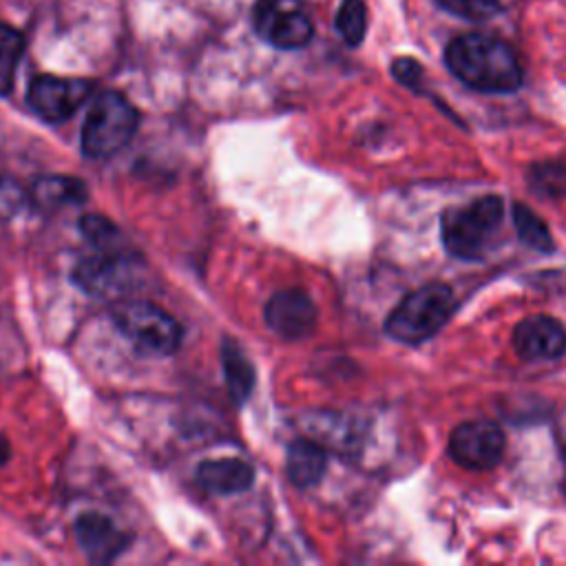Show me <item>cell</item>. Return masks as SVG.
<instances>
[{
    "mask_svg": "<svg viewBox=\"0 0 566 566\" xmlns=\"http://www.w3.org/2000/svg\"><path fill=\"white\" fill-rule=\"evenodd\" d=\"M22 53H24L22 33L11 24L0 22V95L11 93Z\"/></svg>",
    "mask_w": 566,
    "mask_h": 566,
    "instance_id": "cell-18",
    "label": "cell"
},
{
    "mask_svg": "<svg viewBox=\"0 0 566 566\" xmlns=\"http://www.w3.org/2000/svg\"><path fill=\"white\" fill-rule=\"evenodd\" d=\"M391 75L407 88H418L422 82V66L413 57H396L391 62Z\"/></svg>",
    "mask_w": 566,
    "mask_h": 566,
    "instance_id": "cell-24",
    "label": "cell"
},
{
    "mask_svg": "<svg viewBox=\"0 0 566 566\" xmlns=\"http://www.w3.org/2000/svg\"><path fill=\"white\" fill-rule=\"evenodd\" d=\"M254 31L276 49H301L314 35L301 0H259L254 4Z\"/></svg>",
    "mask_w": 566,
    "mask_h": 566,
    "instance_id": "cell-6",
    "label": "cell"
},
{
    "mask_svg": "<svg viewBox=\"0 0 566 566\" xmlns=\"http://www.w3.org/2000/svg\"><path fill=\"white\" fill-rule=\"evenodd\" d=\"M506 447L504 431L491 420L458 424L449 436V455L464 469L484 471L500 462Z\"/></svg>",
    "mask_w": 566,
    "mask_h": 566,
    "instance_id": "cell-8",
    "label": "cell"
},
{
    "mask_svg": "<svg viewBox=\"0 0 566 566\" xmlns=\"http://www.w3.org/2000/svg\"><path fill=\"white\" fill-rule=\"evenodd\" d=\"M438 4L464 20H486L502 9V0H438Z\"/></svg>",
    "mask_w": 566,
    "mask_h": 566,
    "instance_id": "cell-21",
    "label": "cell"
},
{
    "mask_svg": "<svg viewBox=\"0 0 566 566\" xmlns=\"http://www.w3.org/2000/svg\"><path fill=\"white\" fill-rule=\"evenodd\" d=\"M336 31L349 44L358 46L367 31V9L363 0H343L336 11Z\"/></svg>",
    "mask_w": 566,
    "mask_h": 566,
    "instance_id": "cell-20",
    "label": "cell"
},
{
    "mask_svg": "<svg viewBox=\"0 0 566 566\" xmlns=\"http://www.w3.org/2000/svg\"><path fill=\"white\" fill-rule=\"evenodd\" d=\"M82 232L102 250H108V243L117 237V228L104 219V217H95V214H86L80 221Z\"/></svg>",
    "mask_w": 566,
    "mask_h": 566,
    "instance_id": "cell-23",
    "label": "cell"
},
{
    "mask_svg": "<svg viewBox=\"0 0 566 566\" xmlns=\"http://www.w3.org/2000/svg\"><path fill=\"white\" fill-rule=\"evenodd\" d=\"M221 367L230 398L237 405L245 402L254 387V367L232 340H223L221 345Z\"/></svg>",
    "mask_w": 566,
    "mask_h": 566,
    "instance_id": "cell-16",
    "label": "cell"
},
{
    "mask_svg": "<svg viewBox=\"0 0 566 566\" xmlns=\"http://www.w3.org/2000/svg\"><path fill=\"white\" fill-rule=\"evenodd\" d=\"M113 323L146 354L170 356L181 345V325L150 301H119L113 307Z\"/></svg>",
    "mask_w": 566,
    "mask_h": 566,
    "instance_id": "cell-5",
    "label": "cell"
},
{
    "mask_svg": "<svg viewBox=\"0 0 566 566\" xmlns=\"http://www.w3.org/2000/svg\"><path fill=\"white\" fill-rule=\"evenodd\" d=\"M199 484L210 493H241L250 489L254 480V469L239 458H221V460H206L197 469Z\"/></svg>",
    "mask_w": 566,
    "mask_h": 566,
    "instance_id": "cell-13",
    "label": "cell"
},
{
    "mask_svg": "<svg viewBox=\"0 0 566 566\" xmlns=\"http://www.w3.org/2000/svg\"><path fill=\"white\" fill-rule=\"evenodd\" d=\"M86 195V184L73 175H44L31 188L33 203L44 210L84 203Z\"/></svg>",
    "mask_w": 566,
    "mask_h": 566,
    "instance_id": "cell-14",
    "label": "cell"
},
{
    "mask_svg": "<svg viewBox=\"0 0 566 566\" xmlns=\"http://www.w3.org/2000/svg\"><path fill=\"white\" fill-rule=\"evenodd\" d=\"M75 283L93 296H119L135 279L133 256L95 254L80 261L73 270Z\"/></svg>",
    "mask_w": 566,
    "mask_h": 566,
    "instance_id": "cell-9",
    "label": "cell"
},
{
    "mask_svg": "<svg viewBox=\"0 0 566 566\" xmlns=\"http://www.w3.org/2000/svg\"><path fill=\"white\" fill-rule=\"evenodd\" d=\"M557 440H559V447H562V451L566 455V420L557 427Z\"/></svg>",
    "mask_w": 566,
    "mask_h": 566,
    "instance_id": "cell-26",
    "label": "cell"
},
{
    "mask_svg": "<svg viewBox=\"0 0 566 566\" xmlns=\"http://www.w3.org/2000/svg\"><path fill=\"white\" fill-rule=\"evenodd\" d=\"M504 219V201L497 195H484L467 206L449 208L442 219V243L458 259H480Z\"/></svg>",
    "mask_w": 566,
    "mask_h": 566,
    "instance_id": "cell-2",
    "label": "cell"
},
{
    "mask_svg": "<svg viewBox=\"0 0 566 566\" xmlns=\"http://www.w3.org/2000/svg\"><path fill=\"white\" fill-rule=\"evenodd\" d=\"M75 535L88 559L99 564L115 559L128 544V537L99 513H84L75 522Z\"/></svg>",
    "mask_w": 566,
    "mask_h": 566,
    "instance_id": "cell-12",
    "label": "cell"
},
{
    "mask_svg": "<svg viewBox=\"0 0 566 566\" xmlns=\"http://www.w3.org/2000/svg\"><path fill=\"white\" fill-rule=\"evenodd\" d=\"M453 307L455 296L449 285H422L402 296V301L389 312L385 321V332L407 345L422 343L447 323Z\"/></svg>",
    "mask_w": 566,
    "mask_h": 566,
    "instance_id": "cell-3",
    "label": "cell"
},
{
    "mask_svg": "<svg viewBox=\"0 0 566 566\" xmlns=\"http://www.w3.org/2000/svg\"><path fill=\"white\" fill-rule=\"evenodd\" d=\"M93 93L88 80L77 77H57V75H38L27 91V102L31 111L51 122L69 119Z\"/></svg>",
    "mask_w": 566,
    "mask_h": 566,
    "instance_id": "cell-7",
    "label": "cell"
},
{
    "mask_svg": "<svg viewBox=\"0 0 566 566\" xmlns=\"http://www.w3.org/2000/svg\"><path fill=\"white\" fill-rule=\"evenodd\" d=\"M27 201V190L9 175H0V221L13 219Z\"/></svg>",
    "mask_w": 566,
    "mask_h": 566,
    "instance_id": "cell-22",
    "label": "cell"
},
{
    "mask_svg": "<svg viewBox=\"0 0 566 566\" xmlns=\"http://www.w3.org/2000/svg\"><path fill=\"white\" fill-rule=\"evenodd\" d=\"M287 478L292 484L307 489L321 482L325 469H327V455L321 444L312 440H294L287 449Z\"/></svg>",
    "mask_w": 566,
    "mask_h": 566,
    "instance_id": "cell-15",
    "label": "cell"
},
{
    "mask_svg": "<svg viewBox=\"0 0 566 566\" xmlns=\"http://www.w3.org/2000/svg\"><path fill=\"white\" fill-rule=\"evenodd\" d=\"M11 455V447H9V440L0 433V464H4Z\"/></svg>",
    "mask_w": 566,
    "mask_h": 566,
    "instance_id": "cell-25",
    "label": "cell"
},
{
    "mask_svg": "<svg viewBox=\"0 0 566 566\" xmlns=\"http://www.w3.org/2000/svg\"><path fill=\"white\" fill-rule=\"evenodd\" d=\"M447 69L480 93H513L522 84V64L509 42L489 33H462L444 49Z\"/></svg>",
    "mask_w": 566,
    "mask_h": 566,
    "instance_id": "cell-1",
    "label": "cell"
},
{
    "mask_svg": "<svg viewBox=\"0 0 566 566\" xmlns=\"http://www.w3.org/2000/svg\"><path fill=\"white\" fill-rule=\"evenodd\" d=\"M316 305L307 292L287 287L276 292L265 305L268 327L283 338H303L316 327Z\"/></svg>",
    "mask_w": 566,
    "mask_h": 566,
    "instance_id": "cell-10",
    "label": "cell"
},
{
    "mask_svg": "<svg viewBox=\"0 0 566 566\" xmlns=\"http://www.w3.org/2000/svg\"><path fill=\"white\" fill-rule=\"evenodd\" d=\"M513 226L517 230V237L539 250V252H553L555 248V241L551 237V230L548 226L544 223V219L539 214H535L528 206H524L522 201H515L513 203Z\"/></svg>",
    "mask_w": 566,
    "mask_h": 566,
    "instance_id": "cell-17",
    "label": "cell"
},
{
    "mask_svg": "<svg viewBox=\"0 0 566 566\" xmlns=\"http://www.w3.org/2000/svg\"><path fill=\"white\" fill-rule=\"evenodd\" d=\"M139 124L137 108L117 91H102L93 99L82 126V153L106 159L119 153Z\"/></svg>",
    "mask_w": 566,
    "mask_h": 566,
    "instance_id": "cell-4",
    "label": "cell"
},
{
    "mask_svg": "<svg viewBox=\"0 0 566 566\" xmlns=\"http://www.w3.org/2000/svg\"><path fill=\"white\" fill-rule=\"evenodd\" d=\"M513 347L524 360L559 358L566 349V329L553 316H528L515 325Z\"/></svg>",
    "mask_w": 566,
    "mask_h": 566,
    "instance_id": "cell-11",
    "label": "cell"
},
{
    "mask_svg": "<svg viewBox=\"0 0 566 566\" xmlns=\"http://www.w3.org/2000/svg\"><path fill=\"white\" fill-rule=\"evenodd\" d=\"M528 186L539 197L566 195V164L564 161H537L528 168Z\"/></svg>",
    "mask_w": 566,
    "mask_h": 566,
    "instance_id": "cell-19",
    "label": "cell"
}]
</instances>
